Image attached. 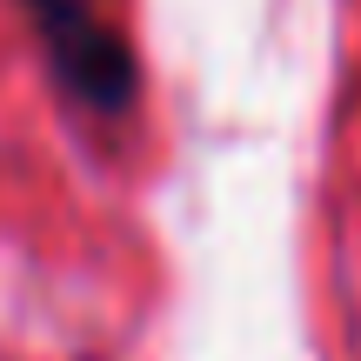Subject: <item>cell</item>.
<instances>
[{"label":"cell","instance_id":"cell-1","mask_svg":"<svg viewBox=\"0 0 361 361\" xmlns=\"http://www.w3.org/2000/svg\"><path fill=\"white\" fill-rule=\"evenodd\" d=\"M40 54H47L54 87L87 114H134L141 101V67L128 40L94 13V0H20Z\"/></svg>","mask_w":361,"mask_h":361}]
</instances>
